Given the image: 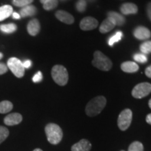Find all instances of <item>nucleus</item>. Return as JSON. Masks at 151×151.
<instances>
[{
  "label": "nucleus",
  "mask_w": 151,
  "mask_h": 151,
  "mask_svg": "<svg viewBox=\"0 0 151 151\" xmlns=\"http://www.w3.org/2000/svg\"><path fill=\"white\" fill-rule=\"evenodd\" d=\"M106 104V99L104 97L98 96L94 97L90 100L86 106V114L90 117L97 116L104 109Z\"/></svg>",
  "instance_id": "nucleus-1"
},
{
  "label": "nucleus",
  "mask_w": 151,
  "mask_h": 151,
  "mask_svg": "<svg viewBox=\"0 0 151 151\" xmlns=\"http://www.w3.org/2000/svg\"><path fill=\"white\" fill-rule=\"evenodd\" d=\"M47 139L49 143L51 144L56 145L61 141L63 132L59 125L54 123L48 124L45 127Z\"/></svg>",
  "instance_id": "nucleus-2"
},
{
  "label": "nucleus",
  "mask_w": 151,
  "mask_h": 151,
  "mask_svg": "<svg viewBox=\"0 0 151 151\" xmlns=\"http://www.w3.org/2000/svg\"><path fill=\"white\" fill-rule=\"evenodd\" d=\"M92 65L94 67L104 71H108L112 67V62L101 52L95 51L94 53V59L92 60Z\"/></svg>",
  "instance_id": "nucleus-3"
},
{
  "label": "nucleus",
  "mask_w": 151,
  "mask_h": 151,
  "mask_svg": "<svg viewBox=\"0 0 151 151\" xmlns=\"http://www.w3.org/2000/svg\"><path fill=\"white\" fill-rule=\"evenodd\" d=\"M51 75L55 82L59 86H65L69 80L68 71L67 69L62 65H55L52 69Z\"/></svg>",
  "instance_id": "nucleus-4"
},
{
  "label": "nucleus",
  "mask_w": 151,
  "mask_h": 151,
  "mask_svg": "<svg viewBox=\"0 0 151 151\" xmlns=\"http://www.w3.org/2000/svg\"><path fill=\"white\" fill-rule=\"evenodd\" d=\"M7 67L17 78H22L24 75V68L22 62L16 58H11L7 62Z\"/></svg>",
  "instance_id": "nucleus-5"
},
{
  "label": "nucleus",
  "mask_w": 151,
  "mask_h": 151,
  "mask_svg": "<svg viewBox=\"0 0 151 151\" xmlns=\"http://www.w3.org/2000/svg\"><path fill=\"white\" fill-rule=\"evenodd\" d=\"M132 120V112L129 109L122 111L118 118V126L120 130L124 131L127 129L131 124Z\"/></svg>",
  "instance_id": "nucleus-6"
},
{
  "label": "nucleus",
  "mask_w": 151,
  "mask_h": 151,
  "mask_svg": "<svg viewBox=\"0 0 151 151\" xmlns=\"http://www.w3.org/2000/svg\"><path fill=\"white\" fill-rule=\"evenodd\" d=\"M151 92V84L149 83H141L133 88L132 94L136 99H142Z\"/></svg>",
  "instance_id": "nucleus-7"
},
{
  "label": "nucleus",
  "mask_w": 151,
  "mask_h": 151,
  "mask_svg": "<svg viewBox=\"0 0 151 151\" xmlns=\"http://www.w3.org/2000/svg\"><path fill=\"white\" fill-rule=\"evenodd\" d=\"M98 21L97 19L92 17H86L83 18L80 22L81 29L83 31H90L95 28L98 26Z\"/></svg>",
  "instance_id": "nucleus-8"
},
{
  "label": "nucleus",
  "mask_w": 151,
  "mask_h": 151,
  "mask_svg": "<svg viewBox=\"0 0 151 151\" xmlns=\"http://www.w3.org/2000/svg\"><path fill=\"white\" fill-rule=\"evenodd\" d=\"M134 36L139 40H146L150 39L151 37V32L148 28L143 26H138L134 30Z\"/></svg>",
  "instance_id": "nucleus-9"
},
{
  "label": "nucleus",
  "mask_w": 151,
  "mask_h": 151,
  "mask_svg": "<svg viewBox=\"0 0 151 151\" xmlns=\"http://www.w3.org/2000/svg\"><path fill=\"white\" fill-rule=\"evenodd\" d=\"M22 120V117L20 113H11L4 118V122L5 124L8 126H14L20 124Z\"/></svg>",
  "instance_id": "nucleus-10"
},
{
  "label": "nucleus",
  "mask_w": 151,
  "mask_h": 151,
  "mask_svg": "<svg viewBox=\"0 0 151 151\" xmlns=\"http://www.w3.org/2000/svg\"><path fill=\"white\" fill-rule=\"evenodd\" d=\"M55 17L60 21L64 22L65 24H71L74 22V18H73L72 15L65 11H58L55 13Z\"/></svg>",
  "instance_id": "nucleus-11"
},
{
  "label": "nucleus",
  "mask_w": 151,
  "mask_h": 151,
  "mask_svg": "<svg viewBox=\"0 0 151 151\" xmlns=\"http://www.w3.org/2000/svg\"><path fill=\"white\" fill-rule=\"evenodd\" d=\"M92 145L90 141L83 139L73 145L71 147V151H90Z\"/></svg>",
  "instance_id": "nucleus-12"
},
{
  "label": "nucleus",
  "mask_w": 151,
  "mask_h": 151,
  "mask_svg": "<svg viewBox=\"0 0 151 151\" xmlns=\"http://www.w3.org/2000/svg\"><path fill=\"white\" fill-rule=\"evenodd\" d=\"M107 18H110L116 26H122L125 23V18L122 14L116 11H109L107 14Z\"/></svg>",
  "instance_id": "nucleus-13"
},
{
  "label": "nucleus",
  "mask_w": 151,
  "mask_h": 151,
  "mask_svg": "<svg viewBox=\"0 0 151 151\" xmlns=\"http://www.w3.org/2000/svg\"><path fill=\"white\" fill-rule=\"evenodd\" d=\"M120 11L123 15H133L137 14L138 7L134 3H124L120 6Z\"/></svg>",
  "instance_id": "nucleus-14"
},
{
  "label": "nucleus",
  "mask_w": 151,
  "mask_h": 151,
  "mask_svg": "<svg viewBox=\"0 0 151 151\" xmlns=\"http://www.w3.org/2000/svg\"><path fill=\"white\" fill-rule=\"evenodd\" d=\"M27 29L28 33L30 35L33 36V37L37 36L41 29L40 23H39V20L37 19H32V20H30L27 26Z\"/></svg>",
  "instance_id": "nucleus-15"
},
{
  "label": "nucleus",
  "mask_w": 151,
  "mask_h": 151,
  "mask_svg": "<svg viewBox=\"0 0 151 151\" xmlns=\"http://www.w3.org/2000/svg\"><path fill=\"white\" fill-rule=\"evenodd\" d=\"M37 9L35 6L30 4L26 6L22 7L20 10V15L22 18H26V17L34 16L37 14Z\"/></svg>",
  "instance_id": "nucleus-16"
},
{
  "label": "nucleus",
  "mask_w": 151,
  "mask_h": 151,
  "mask_svg": "<svg viewBox=\"0 0 151 151\" xmlns=\"http://www.w3.org/2000/svg\"><path fill=\"white\" fill-rule=\"evenodd\" d=\"M139 65L134 62H124L121 65V69L126 73H134L139 70Z\"/></svg>",
  "instance_id": "nucleus-17"
},
{
  "label": "nucleus",
  "mask_w": 151,
  "mask_h": 151,
  "mask_svg": "<svg viewBox=\"0 0 151 151\" xmlns=\"http://www.w3.org/2000/svg\"><path fill=\"white\" fill-rule=\"evenodd\" d=\"M116 24L113 23V22L110 18H107L105 19L101 24L99 27V32L101 34H106L112 30L115 27Z\"/></svg>",
  "instance_id": "nucleus-18"
},
{
  "label": "nucleus",
  "mask_w": 151,
  "mask_h": 151,
  "mask_svg": "<svg viewBox=\"0 0 151 151\" xmlns=\"http://www.w3.org/2000/svg\"><path fill=\"white\" fill-rule=\"evenodd\" d=\"M13 14V7L10 5H4L0 6V21L8 18Z\"/></svg>",
  "instance_id": "nucleus-19"
},
{
  "label": "nucleus",
  "mask_w": 151,
  "mask_h": 151,
  "mask_svg": "<svg viewBox=\"0 0 151 151\" xmlns=\"http://www.w3.org/2000/svg\"><path fill=\"white\" fill-rule=\"evenodd\" d=\"M17 29H18V27H17L16 24L14 23H9L0 25V30L6 34L14 33L16 31Z\"/></svg>",
  "instance_id": "nucleus-20"
},
{
  "label": "nucleus",
  "mask_w": 151,
  "mask_h": 151,
  "mask_svg": "<svg viewBox=\"0 0 151 151\" xmlns=\"http://www.w3.org/2000/svg\"><path fill=\"white\" fill-rule=\"evenodd\" d=\"M123 37V34L121 31H117L114 35L111 36L108 40V43L110 46H113L115 43L118 42L122 39Z\"/></svg>",
  "instance_id": "nucleus-21"
},
{
  "label": "nucleus",
  "mask_w": 151,
  "mask_h": 151,
  "mask_svg": "<svg viewBox=\"0 0 151 151\" xmlns=\"http://www.w3.org/2000/svg\"><path fill=\"white\" fill-rule=\"evenodd\" d=\"M13 109V104L9 101H2L0 102V113H9Z\"/></svg>",
  "instance_id": "nucleus-22"
},
{
  "label": "nucleus",
  "mask_w": 151,
  "mask_h": 151,
  "mask_svg": "<svg viewBox=\"0 0 151 151\" xmlns=\"http://www.w3.org/2000/svg\"><path fill=\"white\" fill-rule=\"evenodd\" d=\"M58 6V0H46L43 4V8L46 11L53 10Z\"/></svg>",
  "instance_id": "nucleus-23"
},
{
  "label": "nucleus",
  "mask_w": 151,
  "mask_h": 151,
  "mask_svg": "<svg viewBox=\"0 0 151 151\" xmlns=\"http://www.w3.org/2000/svg\"><path fill=\"white\" fill-rule=\"evenodd\" d=\"M141 53L145 55L151 53V41H146L140 45Z\"/></svg>",
  "instance_id": "nucleus-24"
},
{
  "label": "nucleus",
  "mask_w": 151,
  "mask_h": 151,
  "mask_svg": "<svg viewBox=\"0 0 151 151\" xmlns=\"http://www.w3.org/2000/svg\"><path fill=\"white\" fill-rule=\"evenodd\" d=\"M75 7L78 12L83 13L87 9V1L86 0H78L76 2Z\"/></svg>",
  "instance_id": "nucleus-25"
},
{
  "label": "nucleus",
  "mask_w": 151,
  "mask_h": 151,
  "mask_svg": "<svg viewBox=\"0 0 151 151\" xmlns=\"http://www.w3.org/2000/svg\"><path fill=\"white\" fill-rule=\"evenodd\" d=\"M128 151H143V144L139 141H134L129 145Z\"/></svg>",
  "instance_id": "nucleus-26"
},
{
  "label": "nucleus",
  "mask_w": 151,
  "mask_h": 151,
  "mask_svg": "<svg viewBox=\"0 0 151 151\" xmlns=\"http://www.w3.org/2000/svg\"><path fill=\"white\" fill-rule=\"evenodd\" d=\"M34 1V0H13L12 3L17 7H24L26 6L30 5Z\"/></svg>",
  "instance_id": "nucleus-27"
},
{
  "label": "nucleus",
  "mask_w": 151,
  "mask_h": 151,
  "mask_svg": "<svg viewBox=\"0 0 151 151\" xmlns=\"http://www.w3.org/2000/svg\"><path fill=\"white\" fill-rule=\"evenodd\" d=\"M133 58L136 62H139V63H146L148 61L147 55L143 53H136L134 55Z\"/></svg>",
  "instance_id": "nucleus-28"
},
{
  "label": "nucleus",
  "mask_w": 151,
  "mask_h": 151,
  "mask_svg": "<svg viewBox=\"0 0 151 151\" xmlns=\"http://www.w3.org/2000/svg\"><path fill=\"white\" fill-rule=\"evenodd\" d=\"M9 129L3 126H0V144L6 140V139L9 137Z\"/></svg>",
  "instance_id": "nucleus-29"
},
{
  "label": "nucleus",
  "mask_w": 151,
  "mask_h": 151,
  "mask_svg": "<svg viewBox=\"0 0 151 151\" xmlns=\"http://www.w3.org/2000/svg\"><path fill=\"white\" fill-rule=\"evenodd\" d=\"M43 74L41 71H38L36 74L32 78V81L34 83H39L42 81Z\"/></svg>",
  "instance_id": "nucleus-30"
},
{
  "label": "nucleus",
  "mask_w": 151,
  "mask_h": 151,
  "mask_svg": "<svg viewBox=\"0 0 151 151\" xmlns=\"http://www.w3.org/2000/svg\"><path fill=\"white\" fill-rule=\"evenodd\" d=\"M9 68L7 67V65H6L4 63L2 62H0V75L4 74L8 71Z\"/></svg>",
  "instance_id": "nucleus-31"
},
{
  "label": "nucleus",
  "mask_w": 151,
  "mask_h": 151,
  "mask_svg": "<svg viewBox=\"0 0 151 151\" xmlns=\"http://www.w3.org/2000/svg\"><path fill=\"white\" fill-rule=\"evenodd\" d=\"M22 65H23L24 69H29V68L31 67L32 66V61L29 60H27L22 62Z\"/></svg>",
  "instance_id": "nucleus-32"
},
{
  "label": "nucleus",
  "mask_w": 151,
  "mask_h": 151,
  "mask_svg": "<svg viewBox=\"0 0 151 151\" xmlns=\"http://www.w3.org/2000/svg\"><path fill=\"white\" fill-rule=\"evenodd\" d=\"M146 12L148 18L151 20V2H149L146 6Z\"/></svg>",
  "instance_id": "nucleus-33"
},
{
  "label": "nucleus",
  "mask_w": 151,
  "mask_h": 151,
  "mask_svg": "<svg viewBox=\"0 0 151 151\" xmlns=\"http://www.w3.org/2000/svg\"><path fill=\"white\" fill-rule=\"evenodd\" d=\"M145 73H146L147 77L151 78V65L148 66V67L146 68V70H145Z\"/></svg>",
  "instance_id": "nucleus-34"
},
{
  "label": "nucleus",
  "mask_w": 151,
  "mask_h": 151,
  "mask_svg": "<svg viewBox=\"0 0 151 151\" xmlns=\"http://www.w3.org/2000/svg\"><path fill=\"white\" fill-rule=\"evenodd\" d=\"M12 16H13V18L14 19H20V18H21V16H20V15L18 14V13L16 12H13L12 14Z\"/></svg>",
  "instance_id": "nucleus-35"
},
{
  "label": "nucleus",
  "mask_w": 151,
  "mask_h": 151,
  "mask_svg": "<svg viewBox=\"0 0 151 151\" xmlns=\"http://www.w3.org/2000/svg\"><path fill=\"white\" fill-rule=\"evenodd\" d=\"M146 120L147 123L151 124V113H150V114H148V115H147V116L146 118Z\"/></svg>",
  "instance_id": "nucleus-36"
},
{
  "label": "nucleus",
  "mask_w": 151,
  "mask_h": 151,
  "mask_svg": "<svg viewBox=\"0 0 151 151\" xmlns=\"http://www.w3.org/2000/svg\"><path fill=\"white\" fill-rule=\"evenodd\" d=\"M86 1H87V2H91V3H92V2H94V1H96V0H86Z\"/></svg>",
  "instance_id": "nucleus-37"
},
{
  "label": "nucleus",
  "mask_w": 151,
  "mask_h": 151,
  "mask_svg": "<svg viewBox=\"0 0 151 151\" xmlns=\"http://www.w3.org/2000/svg\"><path fill=\"white\" fill-rule=\"evenodd\" d=\"M148 106H149V107H150V109H151V99L149 100V101H148Z\"/></svg>",
  "instance_id": "nucleus-38"
},
{
  "label": "nucleus",
  "mask_w": 151,
  "mask_h": 151,
  "mask_svg": "<svg viewBox=\"0 0 151 151\" xmlns=\"http://www.w3.org/2000/svg\"><path fill=\"white\" fill-rule=\"evenodd\" d=\"M33 151H43V150H41V149H39V148H37V149H35V150H34Z\"/></svg>",
  "instance_id": "nucleus-39"
},
{
  "label": "nucleus",
  "mask_w": 151,
  "mask_h": 151,
  "mask_svg": "<svg viewBox=\"0 0 151 151\" xmlns=\"http://www.w3.org/2000/svg\"><path fill=\"white\" fill-rule=\"evenodd\" d=\"M2 58H3V54L1 53V52H0V60H1Z\"/></svg>",
  "instance_id": "nucleus-40"
},
{
  "label": "nucleus",
  "mask_w": 151,
  "mask_h": 151,
  "mask_svg": "<svg viewBox=\"0 0 151 151\" xmlns=\"http://www.w3.org/2000/svg\"><path fill=\"white\" fill-rule=\"evenodd\" d=\"M46 1V0H40V1H41V4H43Z\"/></svg>",
  "instance_id": "nucleus-41"
},
{
  "label": "nucleus",
  "mask_w": 151,
  "mask_h": 151,
  "mask_svg": "<svg viewBox=\"0 0 151 151\" xmlns=\"http://www.w3.org/2000/svg\"><path fill=\"white\" fill-rule=\"evenodd\" d=\"M60 1H62V2H63V1H68V0H60Z\"/></svg>",
  "instance_id": "nucleus-42"
},
{
  "label": "nucleus",
  "mask_w": 151,
  "mask_h": 151,
  "mask_svg": "<svg viewBox=\"0 0 151 151\" xmlns=\"http://www.w3.org/2000/svg\"><path fill=\"white\" fill-rule=\"evenodd\" d=\"M121 151H124V150H121Z\"/></svg>",
  "instance_id": "nucleus-43"
}]
</instances>
